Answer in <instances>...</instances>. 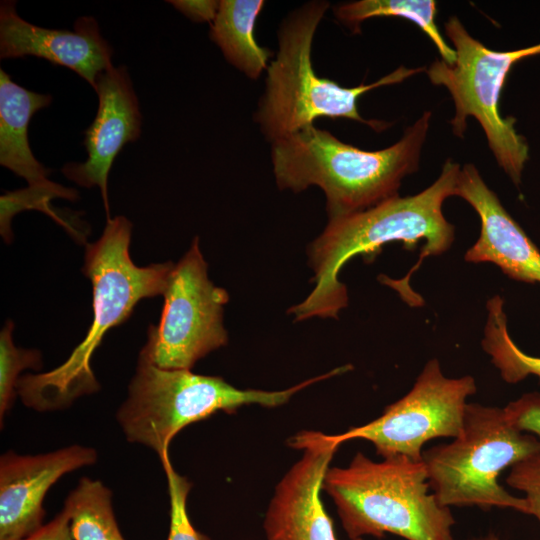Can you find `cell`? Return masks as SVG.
Listing matches in <instances>:
<instances>
[{"mask_svg": "<svg viewBox=\"0 0 540 540\" xmlns=\"http://www.w3.org/2000/svg\"><path fill=\"white\" fill-rule=\"evenodd\" d=\"M460 170L458 163L448 159L438 179L422 192L398 195L362 212L329 221L308 248L309 265L314 271L311 282L315 286L304 301L288 310L294 320L337 318L348 304L347 289L338 279L343 266L357 255L372 261L384 245L394 241L414 250L424 240V249L404 278L382 277L380 281L394 288L409 305H421L422 298L410 289L409 279L424 258L444 253L454 240V227L445 219L442 206L445 199L456 196Z\"/></svg>", "mask_w": 540, "mask_h": 540, "instance_id": "1", "label": "cell"}, {"mask_svg": "<svg viewBox=\"0 0 540 540\" xmlns=\"http://www.w3.org/2000/svg\"><path fill=\"white\" fill-rule=\"evenodd\" d=\"M426 111L387 148L366 151L314 125L272 142L279 189L294 192L316 185L326 197L329 221L367 210L398 196L402 179L417 170L430 126Z\"/></svg>", "mask_w": 540, "mask_h": 540, "instance_id": "2", "label": "cell"}, {"mask_svg": "<svg viewBox=\"0 0 540 540\" xmlns=\"http://www.w3.org/2000/svg\"><path fill=\"white\" fill-rule=\"evenodd\" d=\"M132 224L124 216L107 220L101 237L86 245L83 273L93 287V322L84 340L54 370L19 379L23 402L38 410L61 408L99 389L91 369L94 351L111 328L124 323L144 298L163 295L175 264L139 267L129 254Z\"/></svg>", "mask_w": 540, "mask_h": 540, "instance_id": "3", "label": "cell"}, {"mask_svg": "<svg viewBox=\"0 0 540 540\" xmlns=\"http://www.w3.org/2000/svg\"><path fill=\"white\" fill-rule=\"evenodd\" d=\"M328 7L327 1L306 3L291 12L279 28V49L267 68L265 91L255 113V121L271 143L312 126L321 117L355 120L380 132L390 124L364 119L358 111L360 96L425 71L424 67L400 66L376 82L351 88L320 77L312 66L311 49Z\"/></svg>", "mask_w": 540, "mask_h": 540, "instance_id": "4", "label": "cell"}, {"mask_svg": "<svg viewBox=\"0 0 540 540\" xmlns=\"http://www.w3.org/2000/svg\"><path fill=\"white\" fill-rule=\"evenodd\" d=\"M429 487L422 460L393 456L376 462L361 452L346 467H329L322 484L351 540L385 533L453 540L454 517Z\"/></svg>", "mask_w": 540, "mask_h": 540, "instance_id": "5", "label": "cell"}, {"mask_svg": "<svg viewBox=\"0 0 540 540\" xmlns=\"http://www.w3.org/2000/svg\"><path fill=\"white\" fill-rule=\"evenodd\" d=\"M316 382L318 377L280 391L242 390L218 376L161 369L139 359L128 397L116 418L129 442L154 450L160 458L187 425L218 411L232 413L243 405L278 407Z\"/></svg>", "mask_w": 540, "mask_h": 540, "instance_id": "6", "label": "cell"}, {"mask_svg": "<svg viewBox=\"0 0 540 540\" xmlns=\"http://www.w3.org/2000/svg\"><path fill=\"white\" fill-rule=\"evenodd\" d=\"M538 449L540 439L515 428L503 408L468 403L460 433L423 451L422 461L441 505L512 508L527 514L525 499L510 494L498 478Z\"/></svg>", "mask_w": 540, "mask_h": 540, "instance_id": "7", "label": "cell"}, {"mask_svg": "<svg viewBox=\"0 0 540 540\" xmlns=\"http://www.w3.org/2000/svg\"><path fill=\"white\" fill-rule=\"evenodd\" d=\"M445 32L454 46L456 60L452 65L436 60L426 72L432 84L446 87L453 98V133L463 137L467 118H476L497 163L519 186L529 159V146L515 130L516 119L500 115L498 103L513 65L540 55V43L518 50L494 51L473 38L457 17L449 18Z\"/></svg>", "mask_w": 540, "mask_h": 540, "instance_id": "8", "label": "cell"}, {"mask_svg": "<svg viewBox=\"0 0 540 540\" xmlns=\"http://www.w3.org/2000/svg\"><path fill=\"white\" fill-rule=\"evenodd\" d=\"M207 269L195 237L171 271L160 321L149 326L139 359L161 369L190 370L198 360L227 345L223 312L229 294L208 278Z\"/></svg>", "mask_w": 540, "mask_h": 540, "instance_id": "9", "label": "cell"}, {"mask_svg": "<svg viewBox=\"0 0 540 540\" xmlns=\"http://www.w3.org/2000/svg\"><path fill=\"white\" fill-rule=\"evenodd\" d=\"M476 392L472 376L447 378L437 359L429 360L411 390L387 406L377 419L331 435L339 444L353 439L371 442L383 458L422 460L423 446L438 437L455 438L461 431L467 398Z\"/></svg>", "mask_w": 540, "mask_h": 540, "instance_id": "10", "label": "cell"}, {"mask_svg": "<svg viewBox=\"0 0 540 540\" xmlns=\"http://www.w3.org/2000/svg\"><path fill=\"white\" fill-rule=\"evenodd\" d=\"M289 445L304 452L275 488L264 520L267 540H337L320 493L341 444L331 435L301 431Z\"/></svg>", "mask_w": 540, "mask_h": 540, "instance_id": "11", "label": "cell"}, {"mask_svg": "<svg viewBox=\"0 0 540 540\" xmlns=\"http://www.w3.org/2000/svg\"><path fill=\"white\" fill-rule=\"evenodd\" d=\"M94 90L98 95V110L84 132L83 141L88 158L82 163L65 164L62 173L79 186H98L109 220L108 175L124 145L139 138L142 117L126 67H111L102 72Z\"/></svg>", "mask_w": 540, "mask_h": 540, "instance_id": "12", "label": "cell"}, {"mask_svg": "<svg viewBox=\"0 0 540 540\" xmlns=\"http://www.w3.org/2000/svg\"><path fill=\"white\" fill-rule=\"evenodd\" d=\"M97 460L93 448L73 445L39 455L9 451L0 459V540L26 538L43 524L48 489L64 474Z\"/></svg>", "mask_w": 540, "mask_h": 540, "instance_id": "13", "label": "cell"}, {"mask_svg": "<svg viewBox=\"0 0 540 540\" xmlns=\"http://www.w3.org/2000/svg\"><path fill=\"white\" fill-rule=\"evenodd\" d=\"M112 54L111 46L91 16L78 18L73 31L47 29L22 19L14 1L1 2V59L28 55L44 58L73 70L95 89L97 77L113 67Z\"/></svg>", "mask_w": 540, "mask_h": 540, "instance_id": "14", "label": "cell"}, {"mask_svg": "<svg viewBox=\"0 0 540 540\" xmlns=\"http://www.w3.org/2000/svg\"><path fill=\"white\" fill-rule=\"evenodd\" d=\"M456 196L466 200L481 221L480 235L466 254L472 263L490 262L517 281L540 283V251L485 184L473 164L460 170Z\"/></svg>", "mask_w": 540, "mask_h": 540, "instance_id": "15", "label": "cell"}, {"mask_svg": "<svg viewBox=\"0 0 540 540\" xmlns=\"http://www.w3.org/2000/svg\"><path fill=\"white\" fill-rule=\"evenodd\" d=\"M51 101V95L27 90L0 70V164L23 177L29 188L53 198L74 201L78 192L51 182L47 178L51 171L34 157L29 145V122Z\"/></svg>", "mask_w": 540, "mask_h": 540, "instance_id": "16", "label": "cell"}, {"mask_svg": "<svg viewBox=\"0 0 540 540\" xmlns=\"http://www.w3.org/2000/svg\"><path fill=\"white\" fill-rule=\"evenodd\" d=\"M264 7L262 0H222L211 24L210 38L226 60L251 79L269 66L272 52L261 47L254 35L255 23Z\"/></svg>", "mask_w": 540, "mask_h": 540, "instance_id": "17", "label": "cell"}, {"mask_svg": "<svg viewBox=\"0 0 540 540\" xmlns=\"http://www.w3.org/2000/svg\"><path fill=\"white\" fill-rule=\"evenodd\" d=\"M437 5L433 0H361L340 4L334 7L336 18L359 32L360 24L373 17H401L416 24L433 42L441 58L452 65L456 52L450 47L435 23Z\"/></svg>", "mask_w": 540, "mask_h": 540, "instance_id": "18", "label": "cell"}, {"mask_svg": "<svg viewBox=\"0 0 540 540\" xmlns=\"http://www.w3.org/2000/svg\"><path fill=\"white\" fill-rule=\"evenodd\" d=\"M111 497V491L101 481L80 479L64 505L74 540H124L114 517Z\"/></svg>", "mask_w": 540, "mask_h": 540, "instance_id": "19", "label": "cell"}, {"mask_svg": "<svg viewBox=\"0 0 540 540\" xmlns=\"http://www.w3.org/2000/svg\"><path fill=\"white\" fill-rule=\"evenodd\" d=\"M487 312L482 346L502 379L510 384L521 382L531 375L540 379V357L525 353L510 337L504 300L499 295L488 300Z\"/></svg>", "mask_w": 540, "mask_h": 540, "instance_id": "20", "label": "cell"}, {"mask_svg": "<svg viewBox=\"0 0 540 540\" xmlns=\"http://www.w3.org/2000/svg\"><path fill=\"white\" fill-rule=\"evenodd\" d=\"M14 323L8 320L0 334V422L11 408L17 390L19 373L26 368H41L38 350L17 348L13 343Z\"/></svg>", "mask_w": 540, "mask_h": 540, "instance_id": "21", "label": "cell"}, {"mask_svg": "<svg viewBox=\"0 0 540 540\" xmlns=\"http://www.w3.org/2000/svg\"><path fill=\"white\" fill-rule=\"evenodd\" d=\"M160 460L166 474L170 497V528L167 540H209L193 527L187 514L186 502L191 483L175 471L168 452H165Z\"/></svg>", "mask_w": 540, "mask_h": 540, "instance_id": "22", "label": "cell"}, {"mask_svg": "<svg viewBox=\"0 0 540 540\" xmlns=\"http://www.w3.org/2000/svg\"><path fill=\"white\" fill-rule=\"evenodd\" d=\"M506 483L523 494L527 514L540 523V449L510 467Z\"/></svg>", "mask_w": 540, "mask_h": 540, "instance_id": "23", "label": "cell"}, {"mask_svg": "<svg viewBox=\"0 0 540 540\" xmlns=\"http://www.w3.org/2000/svg\"><path fill=\"white\" fill-rule=\"evenodd\" d=\"M503 409L515 428L540 439V393H525Z\"/></svg>", "mask_w": 540, "mask_h": 540, "instance_id": "24", "label": "cell"}, {"mask_svg": "<svg viewBox=\"0 0 540 540\" xmlns=\"http://www.w3.org/2000/svg\"><path fill=\"white\" fill-rule=\"evenodd\" d=\"M168 2L194 22H213L220 3V1L214 0H173Z\"/></svg>", "mask_w": 540, "mask_h": 540, "instance_id": "25", "label": "cell"}, {"mask_svg": "<svg viewBox=\"0 0 540 540\" xmlns=\"http://www.w3.org/2000/svg\"><path fill=\"white\" fill-rule=\"evenodd\" d=\"M20 540H74L69 514L63 508L52 521L43 525L32 535Z\"/></svg>", "mask_w": 540, "mask_h": 540, "instance_id": "26", "label": "cell"}, {"mask_svg": "<svg viewBox=\"0 0 540 540\" xmlns=\"http://www.w3.org/2000/svg\"><path fill=\"white\" fill-rule=\"evenodd\" d=\"M475 540H499V538H497L496 536H487V537H484V538H481V539H475Z\"/></svg>", "mask_w": 540, "mask_h": 540, "instance_id": "27", "label": "cell"}, {"mask_svg": "<svg viewBox=\"0 0 540 540\" xmlns=\"http://www.w3.org/2000/svg\"><path fill=\"white\" fill-rule=\"evenodd\" d=\"M354 540H362L361 538H358V539H354Z\"/></svg>", "mask_w": 540, "mask_h": 540, "instance_id": "28", "label": "cell"}]
</instances>
